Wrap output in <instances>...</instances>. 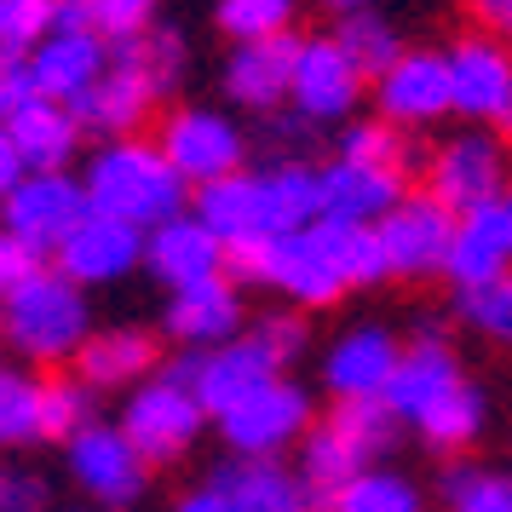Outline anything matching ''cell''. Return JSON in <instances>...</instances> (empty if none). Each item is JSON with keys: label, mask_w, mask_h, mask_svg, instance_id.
Here are the masks:
<instances>
[{"label": "cell", "mask_w": 512, "mask_h": 512, "mask_svg": "<svg viewBox=\"0 0 512 512\" xmlns=\"http://www.w3.org/2000/svg\"><path fill=\"white\" fill-rule=\"evenodd\" d=\"M225 271L242 288H265V294H277L282 305H294L305 317L340 305L351 288L392 282L374 225H334V219L300 225V231L259 242V248H236L225 259Z\"/></svg>", "instance_id": "1"}, {"label": "cell", "mask_w": 512, "mask_h": 512, "mask_svg": "<svg viewBox=\"0 0 512 512\" xmlns=\"http://www.w3.org/2000/svg\"><path fill=\"white\" fill-rule=\"evenodd\" d=\"M190 213L225 242V254L277 242V236L323 219L317 167L311 162H259V167L248 162L242 173H231V179L196 190V196H190Z\"/></svg>", "instance_id": "2"}, {"label": "cell", "mask_w": 512, "mask_h": 512, "mask_svg": "<svg viewBox=\"0 0 512 512\" xmlns=\"http://www.w3.org/2000/svg\"><path fill=\"white\" fill-rule=\"evenodd\" d=\"M87 208L110 213L133 231H156L173 213H190V185L173 173L156 139H104L81 167Z\"/></svg>", "instance_id": "3"}, {"label": "cell", "mask_w": 512, "mask_h": 512, "mask_svg": "<svg viewBox=\"0 0 512 512\" xmlns=\"http://www.w3.org/2000/svg\"><path fill=\"white\" fill-rule=\"evenodd\" d=\"M93 294L75 288L64 271L41 265L0 300V351L24 369H64L93 334Z\"/></svg>", "instance_id": "4"}, {"label": "cell", "mask_w": 512, "mask_h": 512, "mask_svg": "<svg viewBox=\"0 0 512 512\" xmlns=\"http://www.w3.org/2000/svg\"><path fill=\"white\" fill-rule=\"evenodd\" d=\"M311 426H317V397L294 374L265 380L259 392H248L242 403H231L213 420V432H219L231 461H282L305 443Z\"/></svg>", "instance_id": "5"}, {"label": "cell", "mask_w": 512, "mask_h": 512, "mask_svg": "<svg viewBox=\"0 0 512 512\" xmlns=\"http://www.w3.org/2000/svg\"><path fill=\"white\" fill-rule=\"evenodd\" d=\"M156 144L173 162V173L190 185V196L242 173L248 156H254L248 127L236 121V110H219V104H173L156 127Z\"/></svg>", "instance_id": "6"}, {"label": "cell", "mask_w": 512, "mask_h": 512, "mask_svg": "<svg viewBox=\"0 0 512 512\" xmlns=\"http://www.w3.org/2000/svg\"><path fill=\"white\" fill-rule=\"evenodd\" d=\"M116 426L127 432V443L139 449L144 461H150V472H156V466L185 461L190 449L202 443L208 409L196 403V392H190L185 380H173V374L162 369V374H150L144 386H133V392L121 397Z\"/></svg>", "instance_id": "7"}, {"label": "cell", "mask_w": 512, "mask_h": 512, "mask_svg": "<svg viewBox=\"0 0 512 512\" xmlns=\"http://www.w3.org/2000/svg\"><path fill=\"white\" fill-rule=\"evenodd\" d=\"M64 478L98 512H133L150 489V461L127 443L116 420H93L64 443Z\"/></svg>", "instance_id": "8"}, {"label": "cell", "mask_w": 512, "mask_h": 512, "mask_svg": "<svg viewBox=\"0 0 512 512\" xmlns=\"http://www.w3.org/2000/svg\"><path fill=\"white\" fill-rule=\"evenodd\" d=\"M426 190L449 213L489 208L512 190V150L489 127H461L438 150H426Z\"/></svg>", "instance_id": "9"}, {"label": "cell", "mask_w": 512, "mask_h": 512, "mask_svg": "<svg viewBox=\"0 0 512 512\" xmlns=\"http://www.w3.org/2000/svg\"><path fill=\"white\" fill-rule=\"evenodd\" d=\"M369 104V75L351 64V52L334 35H300L294 47V75H288V110L311 127H346Z\"/></svg>", "instance_id": "10"}, {"label": "cell", "mask_w": 512, "mask_h": 512, "mask_svg": "<svg viewBox=\"0 0 512 512\" xmlns=\"http://www.w3.org/2000/svg\"><path fill=\"white\" fill-rule=\"evenodd\" d=\"M449 58V98H455V116L466 127H489L501 133L512 127V47L495 29H472L455 47H443Z\"/></svg>", "instance_id": "11"}, {"label": "cell", "mask_w": 512, "mask_h": 512, "mask_svg": "<svg viewBox=\"0 0 512 512\" xmlns=\"http://www.w3.org/2000/svg\"><path fill=\"white\" fill-rule=\"evenodd\" d=\"M87 190L81 173H24L18 185L0 196V231H12L24 248H35L41 259H52V248L87 219Z\"/></svg>", "instance_id": "12"}, {"label": "cell", "mask_w": 512, "mask_h": 512, "mask_svg": "<svg viewBox=\"0 0 512 512\" xmlns=\"http://www.w3.org/2000/svg\"><path fill=\"white\" fill-rule=\"evenodd\" d=\"M380 254H386V277L397 282H432L443 277V259H449V242H455V213L443 208L432 190H409L380 225Z\"/></svg>", "instance_id": "13"}, {"label": "cell", "mask_w": 512, "mask_h": 512, "mask_svg": "<svg viewBox=\"0 0 512 512\" xmlns=\"http://www.w3.org/2000/svg\"><path fill=\"white\" fill-rule=\"evenodd\" d=\"M167 374L185 380L190 392H196V403L208 409V420H219L231 403H242L248 392H259V386L277 380L282 369H277V357L242 328L236 340H225V346H213V351H179V357L167 363Z\"/></svg>", "instance_id": "14"}, {"label": "cell", "mask_w": 512, "mask_h": 512, "mask_svg": "<svg viewBox=\"0 0 512 512\" xmlns=\"http://www.w3.org/2000/svg\"><path fill=\"white\" fill-rule=\"evenodd\" d=\"M369 104L374 116L403 127V133H420V127H438L443 116H455L443 47H409L392 70H380L369 81Z\"/></svg>", "instance_id": "15"}, {"label": "cell", "mask_w": 512, "mask_h": 512, "mask_svg": "<svg viewBox=\"0 0 512 512\" xmlns=\"http://www.w3.org/2000/svg\"><path fill=\"white\" fill-rule=\"evenodd\" d=\"M397 357H403L397 328H386V323H346L323 346L317 386H323L334 403L386 397V386H392V374H397Z\"/></svg>", "instance_id": "16"}, {"label": "cell", "mask_w": 512, "mask_h": 512, "mask_svg": "<svg viewBox=\"0 0 512 512\" xmlns=\"http://www.w3.org/2000/svg\"><path fill=\"white\" fill-rule=\"evenodd\" d=\"M461 380H472V374L461 369L455 346L443 340V323H438V317H420L415 340H403L397 374H392V386H386V397H380V403H386L403 426H415V420L426 415V409H438V403L455 392Z\"/></svg>", "instance_id": "17"}, {"label": "cell", "mask_w": 512, "mask_h": 512, "mask_svg": "<svg viewBox=\"0 0 512 512\" xmlns=\"http://www.w3.org/2000/svg\"><path fill=\"white\" fill-rule=\"evenodd\" d=\"M47 265L64 271V277H70L75 288H87V294H93V288H116V282H127L133 271H144V231L121 225L110 213H87V219L52 248Z\"/></svg>", "instance_id": "18"}, {"label": "cell", "mask_w": 512, "mask_h": 512, "mask_svg": "<svg viewBox=\"0 0 512 512\" xmlns=\"http://www.w3.org/2000/svg\"><path fill=\"white\" fill-rule=\"evenodd\" d=\"M248 328V288L219 271L208 282H190V288H173L162 305V334L179 351H213L236 340Z\"/></svg>", "instance_id": "19"}, {"label": "cell", "mask_w": 512, "mask_h": 512, "mask_svg": "<svg viewBox=\"0 0 512 512\" xmlns=\"http://www.w3.org/2000/svg\"><path fill=\"white\" fill-rule=\"evenodd\" d=\"M156 104H162V93L144 81L139 64H127V58L110 52V70L98 75L70 110H75V121H81V133L104 144V139H139L144 121L156 116Z\"/></svg>", "instance_id": "20"}, {"label": "cell", "mask_w": 512, "mask_h": 512, "mask_svg": "<svg viewBox=\"0 0 512 512\" xmlns=\"http://www.w3.org/2000/svg\"><path fill=\"white\" fill-rule=\"evenodd\" d=\"M75 380L93 386L98 397L116 392L127 397L133 386H144L150 374H162V340L139 323H110V328H93L87 346L75 351Z\"/></svg>", "instance_id": "21"}, {"label": "cell", "mask_w": 512, "mask_h": 512, "mask_svg": "<svg viewBox=\"0 0 512 512\" xmlns=\"http://www.w3.org/2000/svg\"><path fill=\"white\" fill-rule=\"evenodd\" d=\"M294 47L300 35H282V41H248V47H231L225 64H219V93L231 110H248V116H277L288 110V75H294Z\"/></svg>", "instance_id": "22"}, {"label": "cell", "mask_w": 512, "mask_h": 512, "mask_svg": "<svg viewBox=\"0 0 512 512\" xmlns=\"http://www.w3.org/2000/svg\"><path fill=\"white\" fill-rule=\"evenodd\" d=\"M317 196H323V219L334 225H380L409 196V173L334 156L317 167Z\"/></svg>", "instance_id": "23"}, {"label": "cell", "mask_w": 512, "mask_h": 512, "mask_svg": "<svg viewBox=\"0 0 512 512\" xmlns=\"http://www.w3.org/2000/svg\"><path fill=\"white\" fill-rule=\"evenodd\" d=\"M225 242L196 219V213H173L167 225L144 231V271L162 282L167 294L173 288H190V282H208L225 271Z\"/></svg>", "instance_id": "24"}, {"label": "cell", "mask_w": 512, "mask_h": 512, "mask_svg": "<svg viewBox=\"0 0 512 512\" xmlns=\"http://www.w3.org/2000/svg\"><path fill=\"white\" fill-rule=\"evenodd\" d=\"M208 489L219 495V512H317L288 461H231L225 455L208 472Z\"/></svg>", "instance_id": "25"}, {"label": "cell", "mask_w": 512, "mask_h": 512, "mask_svg": "<svg viewBox=\"0 0 512 512\" xmlns=\"http://www.w3.org/2000/svg\"><path fill=\"white\" fill-rule=\"evenodd\" d=\"M104 70H110V47L93 29H52L47 41L29 52L35 98H52V104H75Z\"/></svg>", "instance_id": "26"}, {"label": "cell", "mask_w": 512, "mask_h": 512, "mask_svg": "<svg viewBox=\"0 0 512 512\" xmlns=\"http://www.w3.org/2000/svg\"><path fill=\"white\" fill-rule=\"evenodd\" d=\"M507 271H512V231L501 202L455 213V242H449V259H443V282L449 288H484Z\"/></svg>", "instance_id": "27"}, {"label": "cell", "mask_w": 512, "mask_h": 512, "mask_svg": "<svg viewBox=\"0 0 512 512\" xmlns=\"http://www.w3.org/2000/svg\"><path fill=\"white\" fill-rule=\"evenodd\" d=\"M6 127H12V144H18L29 173H70L81 156V139H87L70 104H52V98H29Z\"/></svg>", "instance_id": "28"}, {"label": "cell", "mask_w": 512, "mask_h": 512, "mask_svg": "<svg viewBox=\"0 0 512 512\" xmlns=\"http://www.w3.org/2000/svg\"><path fill=\"white\" fill-rule=\"evenodd\" d=\"M409 432H415L432 455H443V461H461V455H472V449H478V438L489 432V397H484V386L461 380V386L443 397L438 409H426Z\"/></svg>", "instance_id": "29"}, {"label": "cell", "mask_w": 512, "mask_h": 512, "mask_svg": "<svg viewBox=\"0 0 512 512\" xmlns=\"http://www.w3.org/2000/svg\"><path fill=\"white\" fill-rule=\"evenodd\" d=\"M294 472H300L311 507L323 512L328 495H334V489H346L351 478H357V472H369V466H363V455H357V449H351V443L340 438L323 415H317V426H311V432H305V443L294 449Z\"/></svg>", "instance_id": "30"}, {"label": "cell", "mask_w": 512, "mask_h": 512, "mask_svg": "<svg viewBox=\"0 0 512 512\" xmlns=\"http://www.w3.org/2000/svg\"><path fill=\"white\" fill-rule=\"evenodd\" d=\"M443 512H512V466L501 461H443L438 472Z\"/></svg>", "instance_id": "31"}, {"label": "cell", "mask_w": 512, "mask_h": 512, "mask_svg": "<svg viewBox=\"0 0 512 512\" xmlns=\"http://www.w3.org/2000/svg\"><path fill=\"white\" fill-rule=\"evenodd\" d=\"M323 512H426V489L403 466L380 461L369 472H357L346 489H334Z\"/></svg>", "instance_id": "32"}, {"label": "cell", "mask_w": 512, "mask_h": 512, "mask_svg": "<svg viewBox=\"0 0 512 512\" xmlns=\"http://www.w3.org/2000/svg\"><path fill=\"white\" fill-rule=\"evenodd\" d=\"M340 47L351 52V64L369 75H380V70H392L397 58L409 52V41H403V29H397V18H386L380 6H369V12H346V18H334V29H328Z\"/></svg>", "instance_id": "33"}, {"label": "cell", "mask_w": 512, "mask_h": 512, "mask_svg": "<svg viewBox=\"0 0 512 512\" xmlns=\"http://www.w3.org/2000/svg\"><path fill=\"white\" fill-rule=\"evenodd\" d=\"M41 443V374L0 357V455Z\"/></svg>", "instance_id": "34"}, {"label": "cell", "mask_w": 512, "mask_h": 512, "mask_svg": "<svg viewBox=\"0 0 512 512\" xmlns=\"http://www.w3.org/2000/svg\"><path fill=\"white\" fill-rule=\"evenodd\" d=\"M334 156H346V162H374V167H397V173H409L420 162L415 139L392 127V121L380 116H351L346 127H334Z\"/></svg>", "instance_id": "35"}, {"label": "cell", "mask_w": 512, "mask_h": 512, "mask_svg": "<svg viewBox=\"0 0 512 512\" xmlns=\"http://www.w3.org/2000/svg\"><path fill=\"white\" fill-rule=\"evenodd\" d=\"M323 420L351 443V449H357V455H363V466L392 461L397 438H403V420H397L380 397H363V403H334Z\"/></svg>", "instance_id": "36"}, {"label": "cell", "mask_w": 512, "mask_h": 512, "mask_svg": "<svg viewBox=\"0 0 512 512\" xmlns=\"http://www.w3.org/2000/svg\"><path fill=\"white\" fill-rule=\"evenodd\" d=\"M116 58L139 64L144 81H150V87H156L162 98H173L179 87H185V75H190V41H185V29H173V24L144 29L139 41L116 47Z\"/></svg>", "instance_id": "37"}, {"label": "cell", "mask_w": 512, "mask_h": 512, "mask_svg": "<svg viewBox=\"0 0 512 512\" xmlns=\"http://www.w3.org/2000/svg\"><path fill=\"white\" fill-rule=\"evenodd\" d=\"M294 18H300V0H213V29L231 47L282 41V35H294Z\"/></svg>", "instance_id": "38"}, {"label": "cell", "mask_w": 512, "mask_h": 512, "mask_svg": "<svg viewBox=\"0 0 512 512\" xmlns=\"http://www.w3.org/2000/svg\"><path fill=\"white\" fill-rule=\"evenodd\" d=\"M449 311H455V323H461L466 334H478L484 346L512 351V271L484 282V288H455Z\"/></svg>", "instance_id": "39"}, {"label": "cell", "mask_w": 512, "mask_h": 512, "mask_svg": "<svg viewBox=\"0 0 512 512\" xmlns=\"http://www.w3.org/2000/svg\"><path fill=\"white\" fill-rule=\"evenodd\" d=\"M93 403H98V392L81 386L75 369L70 374H47V380H41V443H58V449H64L81 426L98 420Z\"/></svg>", "instance_id": "40"}, {"label": "cell", "mask_w": 512, "mask_h": 512, "mask_svg": "<svg viewBox=\"0 0 512 512\" xmlns=\"http://www.w3.org/2000/svg\"><path fill=\"white\" fill-rule=\"evenodd\" d=\"M162 24V0H87V29L116 52Z\"/></svg>", "instance_id": "41"}, {"label": "cell", "mask_w": 512, "mask_h": 512, "mask_svg": "<svg viewBox=\"0 0 512 512\" xmlns=\"http://www.w3.org/2000/svg\"><path fill=\"white\" fill-rule=\"evenodd\" d=\"M248 334H254L271 357H277L282 374H288L305 351H311V317H305V311H294V305H271V311L248 317Z\"/></svg>", "instance_id": "42"}, {"label": "cell", "mask_w": 512, "mask_h": 512, "mask_svg": "<svg viewBox=\"0 0 512 512\" xmlns=\"http://www.w3.org/2000/svg\"><path fill=\"white\" fill-rule=\"evenodd\" d=\"M52 29H58V0H0V52L29 58Z\"/></svg>", "instance_id": "43"}, {"label": "cell", "mask_w": 512, "mask_h": 512, "mask_svg": "<svg viewBox=\"0 0 512 512\" xmlns=\"http://www.w3.org/2000/svg\"><path fill=\"white\" fill-rule=\"evenodd\" d=\"M323 139V127H311L305 116L294 110H277L265 116V144H271V162H305V150Z\"/></svg>", "instance_id": "44"}, {"label": "cell", "mask_w": 512, "mask_h": 512, "mask_svg": "<svg viewBox=\"0 0 512 512\" xmlns=\"http://www.w3.org/2000/svg\"><path fill=\"white\" fill-rule=\"evenodd\" d=\"M0 512H58L52 478H41L35 466H6V489H0Z\"/></svg>", "instance_id": "45"}, {"label": "cell", "mask_w": 512, "mask_h": 512, "mask_svg": "<svg viewBox=\"0 0 512 512\" xmlns=\"http://www.w3.org/2000/svg\"><path fill=\"white\" fill-rule=\"evenodd\" d=\"M41 265H47V259L35 254V248H24V242H18L12 231H0V300H6V294H12L18 282L35 277Z\"/></svg>", "instance_id": "46"}, {"label": "cell", "mask_w": 512, "mask_h": 512, "mask_svg": "<svg viewBox=\"0 0 512 512\" xmlns=\"http://www.w3.org/2000/svg\"><path fill=\"white\" fill-rule=\"evenodd\" d=\"M35 98V81H29V58H12L0 52V121H12Z\"/></svg>", "instance_id": "47"}, {"label": "cell", "mask_w": 512, "mask_h": 512, "mask_svg": "<svg viewBox=\"0 0 512 512\" xmlns=\"http://www.w3.org/2000/svg\"><path fill=\"white\" fill-rule=\"evenodd\" d=\"M24 173H29V167H24V156H18V144H12V127L0 121V196L18 185Z\"/></svg>", "instance_id": "48"}, {"label": "cell", "mask_w": 512, "mask_h": 512, "mask_svg": "<svg viewBox=\"0 0 512 512\" xmlns=\"http://www.w3.org/2000/svg\"><path fill=\"white\" fill-rule=\"evenodd\" d=\"M167 512H219V495H213L208 484H196V489H185V495H173Z\"/></svg>", "instance_id": "49"}, {"label": "cell", "mask_w": 512, "mask_h": 512, "mask_svg": "<svg viewBox=\"0 0 512 512\" xmlns=\"http://www.w3.org/2000/svg\"><path fill=\"white\" fill-rule=\"evenodd\" d=\"M58 29H87V0H58Z\"/></svg>", "instance_id": "50"}, {"label": "cell", "mask_w": 512, "mask_h": 512, "mask_svg": "<svg viewBox=\"0 0 512 512\" xmlns=\"http://www.w3.org/2000/svg\"><path fill=\"white\" fill-rule=\"evenodd\" d=\"M466 6H472V18H484L489 29H495V18L507 12V0H466Z\"/></svg>", "instance_id": "51"}, {"label": "cell", "mask_w": 512, "mask_h": 512, "mask_svg": "<svg viewBox=\"0 0 512 512\" xmlns=\"http://www.w3.org/2000/svg\"><path fill=\"white\" fill-rule=\"evenodd\" d=\"M328 12H334V18H346V12H369V6H380V0H323Z\"/></svg>", "instance_id": "52"}, {"label": "cell", "mask_w": 512, "mask_h": 512, "mask_svg": "<svg viewBox=\"0 0 512 512\" xmlns=\"http://www.w3.org/2000/svg\"><path fill=\"white\" fill-rule=\"evenodd\" d=\"M495 35H501V41H507V47H512V0H507V12L495 18Z\"/></svg>", "instance_id": "53"}, {"label": "cell", "mask_w": 512, "mask_h": 512, "mask_svg": "<svg viewBox=\"0 0 512 512\" xmlns=\"http://www.w3.org/2000/svg\"><path fill=\"white\" fill-rule=\"evenodd\" d=\"M501 213H507V231H512V190L501 196Z\"/></svg>", "instance_id": "54"}, {"label": "cell", "mask_w": 512, "mask_h": 512, "mask_svg": "<svg viewBox=\"0 0 512 512\" xmlns=\"http://www.w3.org/2000/svg\"><path fill=\"white\" fill-rule=\"evenodd\" d=\"M0 489H6V466H0Z\"/></svg>", "instance_id": "55"}, {"label": "cell", "mask_w": 512, "mask_h": 512, "mask_svg": "<svg viewBox=\"0 0 512 512\" xmlns=\"http://www.w3.org/2000/svg\"><path fill=\"white\" fill-rule=\"evenodd\" d=\"M87 512H98V507H87Z\"/></svg>", "instance_id": "56"}, {"label": "cell", "mask_w": 512, "mask_h": 512, "mask_svg": "<svg viewBox=\"0 0 512 512\" xmlns=\"http://www.w3.org/2000/svg\"><path fill=\"white\" fill-rule=\"evenodd\" d=\"M0 357H6V351H0Z\"/></svg>", "instance_id": "57"}, {"label": "cell", "mask_w": 512, "mask_h": 512, "mask_svg": "<svg viewBox=\"0 0 512 512\" xmlns=\"http://www.w3.org/2000/svg\"><path fill=\"white\" fill-rule=\"evenodd\" d=\"M507 133H512V127H507Z\"/></svg>", "instance_id": "58"}]
</instances>
